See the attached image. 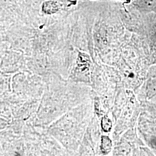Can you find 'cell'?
<instances>
[{
  "instance_id": "cell-1",
  "label": "cell",
  "mask_w": 156,
  "mask_h": 156,
  "mask_svg": "<svg viewBox=\"0 0 156 156\" xmlns=\"http://www.w3.org/2000/svg\"><path fill=\"white\" fill-rule=\"evenodd\" d=\"M42 8L46 14L51 15L58 11V5L55 1H47L43 3Z\"/></svg>"
},
{
  "instance_id": "cell-2",
  "label": "cell",
  "mask_w": 156,
  "mask_h": 156,
  "mask_svg": "<svg viewBox=\"0 0 156 156\" xmlns=\"http://www.w3.org/2000/svg\"><path fill=\"white\" fill-rule=\"evenodd\" d=\"M112 144L111 139L107 136H102L101 137V151L104 154H108L112 149Z\"/></svg>"
},
{
  "instance_id": "cell-3",
  "label": "cell",
  "mask_w": 156,
  "mask_h": 156,
  "mask_svg": "<svg viewBox=\"0 0 156 156\" xmlns=\"http://www.w3.org/2000/svg\"><path fill=\"white\" fill-rule=\"evenodd\" d=\"M79 62H78V67L82 71H84L86 69H88L89 67L90 62L89 57L86 55L80 53L79 55Z\"/></svg>"
},
{
  "instance_id": "cell-4",
  "label": "cell",
  "mask_w": 156,
  "mask_h": 156,
  "mask_svg": "<svg viewBox=\"0 0 156 156\" xmlns=\"http://www.w3.org/2000/svg\"><path fill=\"white\" fill-rule=\"evenodd\" d=\"M101 127L104 131L108 133L111 130L112 123L111 120L106 116L103 117L101 120Z\"/></svg>"
}]
</instances>
